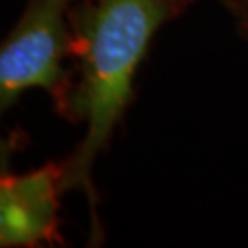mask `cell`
I'll use <instances>...</instances> for the list:
<instances>
[{
  "label": "cell",
  "instance_id": "obj_1",
  "mask_svg": "<svg viewBox=\"0 0 248 248\" xmlns=\"http://www.w3.org/2000/svg\"><path fill=\"white\" fill-rule=\"evenodd\" d=\"M180 8V0H78L70 9L79 81L72 87L64 118L83 122L85 134L61 164V193L81 189L89 197L94 239L99 235L94 164L131 103L134 76L153 37Z\"/></svg>",
  "mask_w": 248,
  "mask_h": 248
},
{
  "label": "cell",
  "instance_id": "obj_2",
  "mask_svg": "<svg viewBox=\"0 0 248 248\" xmlns=\"http://www.w3.org/2000/svg\"><path fill=\"white\" fill-rule=\"evenodd\" d=\"M78 0H28L22 17L0 43V124L30 89L50 94L64 116L72 85L62 66L72 53L70 9ZM13 143L0 133V173H9Z\"/></svg>",
  "mask_w": 248,
  "mask_h": 248
},
{
  "label": "cell",
  "instance_id": "obj_3",
  "mask_svg": "<svg viewBox=\"0 0 248 248\" xmlns=\"http://www.w3.org/2000/svg\"><path fill=\"white\" fill-rule=\"evenodd\" d=\"M61 164L26 175L0 173V248L59 241Z\"/></svg>",
  "mask_w": 248,
  "mask_h": 248
},
{
  "label": "cell",
  "instance_id": "obj_4",
  "mask_svg": "<svg viewBox=\"0 0 248 248\" xmlns=\"http://www.w3.org/2000/svg\"><path fill=\"white\" fill-rule=\"evenodd\" d=\"M226 13L230 15L235 31L248 45V0H221Z\"/></svg>",
  "mask_w": 248,
  "mask_h": 248
},
{
  "label": "cell",
  "instance_id": "obj_5",
  "mask_svg": "<svg viewBox=\"0 0 248 248\" xmlns=\"http://www.w3.org/2000/svg\"><path fill=\"white\" fill-rule=\"evenodd\" d=\"M180 2H182V6H186V4L189 2V0H180Z\"/></svg>",
  "mask_w": 248,
  "mask_h": 248
}]
</instances>
